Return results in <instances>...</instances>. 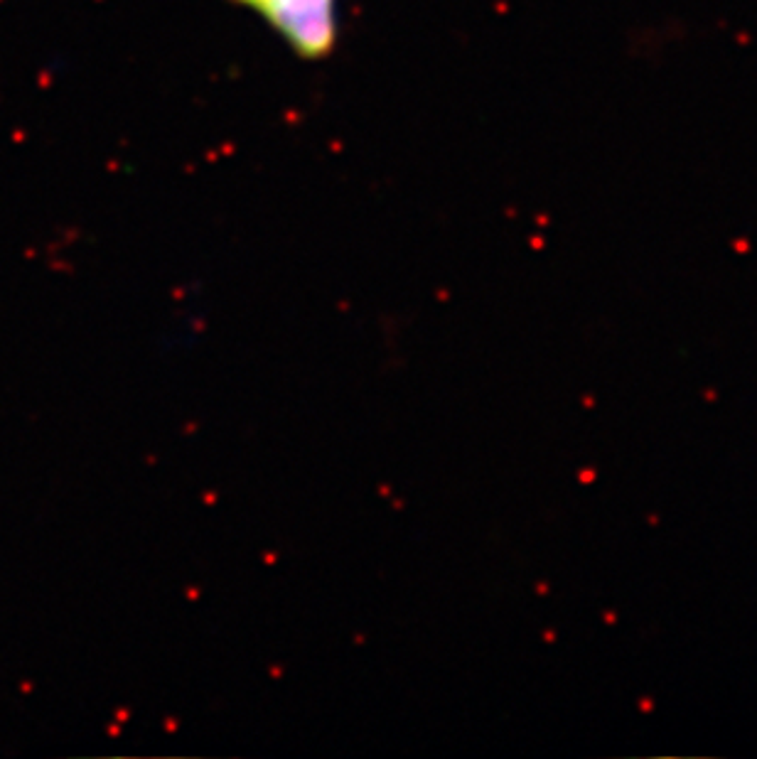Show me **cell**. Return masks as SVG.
<instances>
[{
  "label": "cell",
  "instance_id": "6da1fadb",
  "mask_svg": "<svg viewBox=\"0 0 757 759\" xmlns=\"http://www.w3.org/2000/svg\"><path fill=\"white\" fill-rule=\"evenodd\" d=\"M258 15L303 62L332 57L340 39V0H229Z\"/></svg>",
  "mask_w": 757,
  "mask_h": 759
}]
</instances>
